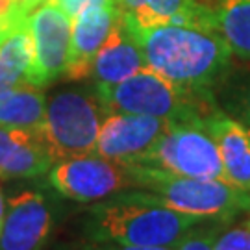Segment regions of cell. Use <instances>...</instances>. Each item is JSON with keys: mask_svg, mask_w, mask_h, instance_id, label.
Instances as JSON below:
<instances>
[{"mask_svg": "<svg viewBox=\"0 0 250 250\" xmlns=\"http://www.w3.org/2000/svg\"><path fill=\"white\" fill-rule=\"evenodd\" d=\"M119 17H121V9L115 2V4L85 9L72 21L71 62L65 72L67 80L89 78L93 60L107 41Z\"/></svg>", "mask_w": 250, "mask_h": 250, "instance_id": "cell-12", "label": "cell"}, {"mask_svg": "<svg viewBox=\"0 0 250 250\" xmlns=\"http://www.w3.org/2000/svg\"><path fill=\"white\" fill-rule=\"evenodd\" d=\"M48 182L58 195L82 204L99 202L134 189L130 165L102 158L95 152L54 163L48 170Z\"/></svg>", "mask_w": 250, "mask_h": 250, "instance_id": "cell-7", "label": "cell"}, {"mask_svg": "<svg viewBox=\"0 0 250 250\" xmlns=\"http://www.w3.org/2000/svg\"><path fill=\"white\" fill-rule=\"evenodd\" d=\"M24 21H26V19H24ZM21 22H22V21H19V22H0V46H2V43L13 34V30H15Z\"/></svg>", "mask_w": 250, "mask_h": 250, "instance_id": "cell-24", "label": "cell"}, {"mask_svg": "<svg viewBox=\"0 0 250 250\" xmlns=\"http://www.w3.org/2000/svg\"><path fill=\"white\" fill-rule=\"evenodd\" d=\"M172 121L135 113H107L100 126L95 154L121 163H139Z\"/></svg>", "mask_w": 250, "mask_h": 250, "instance_id": "cell-9", "label": "cell"}, {"mask_svg": "<svg viewBox=\"0 0 250 250\" xmlns=\"http://www.w3.org/2000/svg\"><path fill=\"white\" fill-rule=\"evenodd\" d=\"M125 22L148 69L174 85L215 97L213 91L228 78L233 54L213 30L186 24L137 26L126 19Z\"/></svg>", "mask_w": 250, "mask_h": 250, "instance_id": "cell-1", "label": "cell"}, {"mask_svg": "<svg viewBox=\"0 0 250 250\" xmlns=\"http://www.w3.org/2000/svg\"><path fill=\"white\" fill-rule=\"evenodd\" d=\"M219 89L223 100L221 109L250 128V72H245L241 76L228 74Z\"/></svg>", "mask_w": 250, "mask_h": 250, "instance_id": "cell-19", "label": "cell"}, {"mask_svg": "<svg viewBox=\"0 0 250 250\" xmlns=\"http://www.w3.org/2000/svg\"><path fill=\"white\" fill-rule=\"evenodd\" d=\"M95 91L107 113H135L172 123L204 119L217 107L213 95L178 87L152 69L139 71L115 85H95Z\"/></svg>", "mask_w": 250, "mask_h": 250, "instance_id": "cell-4", "label": "cell"}, {"mask_svg": "<svg viewBox=\"0 0 250 250\" xmlns=\"http://www.w3.org/2000/svg\"><path fill=\"white\" fill-rule=\"evenodd\" d=\"M145 69H148V65L143 56V50L137 45L134 36L130 34L121 11L115 28L111 30L107 41L93 60L89 78H93L97 87L115 85Z\"/></svg>", "mask_w": 250, "mask_h": 250, "instance_id": "cell-14", "label": "cell"}, {"mask_svg": "<svg viewBox=\"0 0 250 250\" xmlns=\"http://www.w3.org/2000/svg\"><path fill=\"white\" fill-rule=\"evenodd\" d=\"M128 165V163H126ZM137 197L202 221L226 223L250 213V191L221 178H189L148 165H130Z\"/></svg>", "mask_w": 250, "mask_h": 250, "instance_id": "cell-3", "label": "cell"}, {"mask_svg": "<svg viewBox=\"0 0 250 250\" xmlns=\"http://www.w3.org/2000/svg\"><path fill=\"white\" fill-rule=\"evenodd\" d=\"M52 165L39 128L0 126V178H37Z\"/></svg>", "mask_w": 250, "mask_h": 250, "instance_id": "cell-11", "label": "cell"}, {"mask_svg": "<svg viewBox=\"0 0 250 250\" xmlns=\"http://www.w3.org/2000/svg\"><path fill=\"white\" fill-rule=\"evenodd\" d=\"M4 215H6V200L2 197V189H0V232H2V223H4Z\"/></svg>", "mask_w": 250, "mask_h": 250, "instance_id": "cell-25", "label": "cell"}, {"mask_svg": "<svg viewBox=\"0 0 250 250\" xmlns=\"http://www.w3.org/2000/svg\"><path fill=\"white\" fill-rule=\"evenodd\" d=\"M71 250H174V247H143V245H125L109 241H83L72 245Z\"/></svg>", "mask_w": 250, "mask_h": 250, "instance_id": "cell-22", "label": "cell"}, {"mask_svg": "<svg viewBox=\"0 0 250 250\" xmlns=\"http://www.w3.org/2000/svg\"><path fill=\"white\" fill-rule=\"evenodd\" d=\"M54 230V208L41 191H21L8 198L0 250H45Z\"/></svg>", "mask_w": 250, "mask_h": 250, "instance_id": "cell-10", "label": "cell"}, {"mask_svg": "<svg viewBox=\"0 0 250 250\" xmlns=\"http://www.w3.org/2000/svg\"><path fill=\"white\" fill-rule=\"evenodd\" d=\"M213 135L224 169V180L243 191H250V128L217 106L204 117Z\"/></svg>", "mask_w": 250, "mask_h": 250, "instance_id": "cell-13", "label": "cell"}, {"mask_svg": "<svg viewBox=\"0 0 250 250\" xmlns=\"http://www.w3.org/2000/svg\"><path fill=\"white\" fill-rule=\"evenodd\" d=\"M39 2H43V0H28V4H30L32 8H36V6L39 4Z\"/></svg>", "mask_w": 250, "mask_h": 250, "instance_id": "cell-26", "label": "cell"}, {"mask_svg": "<svg viewBox=\"0 0 250 250\" xmlns=\"http://www.w3.org/2000/svg\"><path fill=\"white\" fill-rule=\"evenodd\" d=\"M200 223L198 217L169 209L137 197L132 189L99 200L83 211L82 233L89 241L143 247H176Z\"/></svg>", "mask_w": 250, "mask_h": 250, "instance_id": "cell-2", "label": "cell"}, {"mask_svg": "<svg viewBox=\"0 0 250 250\" xmlns=\"http://www.w3.org/2000/svg\"><path fill=\"white\" fill-rule=\"evenodd\" d=\"M60 8L74 21L85 9L95 8V6H106V4H115L117 0H54Z\"/></svg>", "mask_w": 250, "mask_h": 250, "instance_id": "cell-23", "label": "cell"}, {"mask_svg": "<svg viewBox=\"0 0 250 250\" xmlns=\"http://www.w3.org/2000/svg\"><path fill=\"white\" fill-rule=\"evenodd\" d=\"M26 26L34 46L30 83L46 87L67 72L71 62L72 19L54 0H43L30 11Z\"/></svg>", "mask_w": 250, "mask_h": 250, "instance_id": "cell-8", "label": "cell"}, {"mask_svg": "<svg viewBox=\"0 0 250 250\" xmlns=\"http://www.w3.org/2000/svg\"><path fill=\"white\" fill-rule=\"evenodd\" d=\"M137 165H148L189 178L224 180L221 154L204 119L172 123Z\"/></svg>", "mask_w": 250, "mask_h": 250, "instance_id": "cell-6", "label": "cell"}, {"mask_svg": "<svg viewBox=\"0 0 250 250\" xmlns=\"http://www.w3.org/2000/svg\"><path fill=\"white\" fill-rule=\"evenodd\" d=\"M32 37L28 32L26 21H22L0 46V95L22 85H32Z\"/></svg>", "mask_w": 250, "mask_h": 250, "instance_id": "cell-17", "label": "cell"}, {"mask_svg": "<svg viewBox=\"0 0 250 250\" xmlns=\"http://www.w3.org/2000/svg\"><path fill=\"white\" fill-rule=\"evenodd\" d=\"M46 99L43 87L22 85L0 95V126L41 128Z\"/></svg>", "mask_w": 250, "mask_h": 250, "instance_id": "cell-18", "label": "cell"}, {"mask_svg": "<svg viewBox=\"0 0 250 250\" xmlns=\"http://www.w3.org/2000/svg\"><path fill=\"white\" fill-rule=\"evenodd\" d=\"M107 111L95 87H71L46 100L41 135L54 163L93 154Z\"/></svg>", "mask_w": 250, "mask_h": 250, "instance_id": "cell-5", "label": "cell"}, {"mask_svg": "<svg viewBox=\"0 0 250 250\" xmlns=\"http://www.w3.org/2000/svg\"><path fill=\"white\" fill-rule=\"evenodd\" d=\"M217 226L219 223H215V221H206V223L193 226L180 239L174 250H213V237Z\"/></svg>", "mask_w": 250, "mask_h": 250, "instance_id": "cell-21", "label": "cell"}, {"mask_svg": "<svg viewBox=\"0 0 250 250\" xmlns=\"http://www.w3.org/2000/svg\"><path fill=\"white\" fill-rule=\"evenodd\" d=\"M213 250H250V215L239 221L219 223L213 237Z\"/></svg>", "mask_w": 250, "mask_h": 250, "instance_id": "cell-20", "label": "cell"}, {"mask_svg": "<svg viewBox=\"0 0 250 250\" xmlns=\"http://www.w3.org/2000/svg\"><path fill=\"white\" fill-rule=\"evenodd\" d=\"M208 28L226 41L233 58L250 62V0H215Z\"/></svg>", "mask_w": 250, "mask_h": 250, "instance_id": "cell-16", "label": "cell"}, {"mask_svg": "<svg viewBox=\"0 0 250 250\" xmlns=\"http://www.w3.org/2000/svg\"><path fill=\"white\" fill-rule=\"evenodd\" d=\"M126 21L137 26L186 24L208 28L211 4L206 0H117Z\"/></svg>", "mask_w": 250, "mask_h": 250, "instance_id": "cell-15", "label": "cell"}]
</instances>
